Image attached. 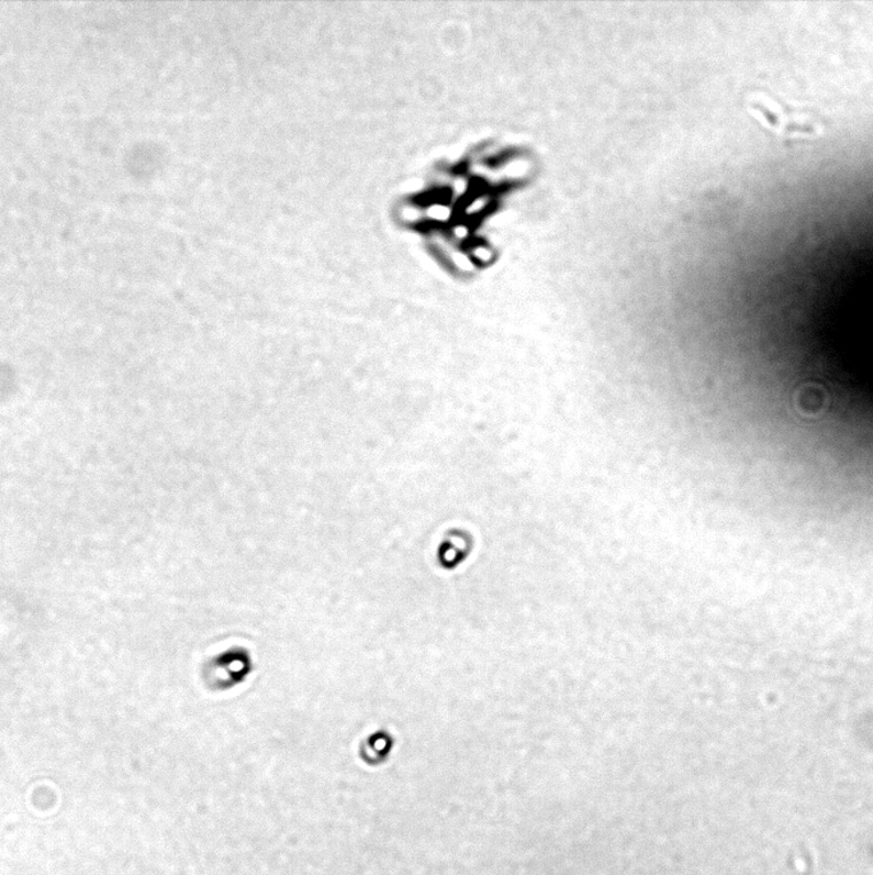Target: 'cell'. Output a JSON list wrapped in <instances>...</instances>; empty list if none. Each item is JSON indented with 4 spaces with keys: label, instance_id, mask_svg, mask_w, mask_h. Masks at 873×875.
<instances>
[{
    "label": "cell",
    "instance_id": "6da1fadb",
    "mask_svg": "<svg viewBox=\"0 0 873 875\" xmlns=\"http://www.w3.org/2000/svg\"><path fill=\"white\" fill-rule=\"evenodd\" d=\"M254 669L249 650L237 645L223 650L204 662L202 676L211 691L224 693L244 684Z\"/></svg>",
    "mask_w": 873,
    "mask_h": 875
},
{
    "label": "cell",
    "instance_id": "7a4b0ae2",
    "mask_svg": "<svg viewBox=\"0 0 873 875\" xmlns=\"http://www.w3.org/2000/svg\"><path fill=\"white\" fill-rule=\"evenodd\" d=\"M395 740L388 731H377L368 734L360 743L359 755L368 765L377 766L389 761Z\"/></svg>",
    "mask_w": 873,
    "mask_h": 875
}]
</instances>
